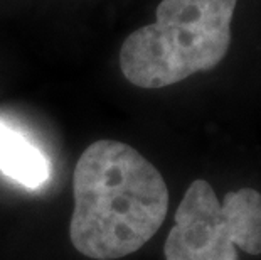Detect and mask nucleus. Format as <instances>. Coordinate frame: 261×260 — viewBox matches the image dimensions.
<instances>
[{
    "instance_id": "f257e3e1",
    "label": "nucleus",
    "mask_w": 261,
    "mask_h": 260,
    "mask_svg": "<svg viewBox=\"0 0 261 260\" xmlns=\"http://www.w3.org/2000/svg\"><path fill=\"white\" fill-rule=\"evenodd\" d=\"M71 243L94 260L140 250L162 226L169 190L157 168L128 144L101 139L85 149L73 174Z\"/></svg>"
},
{
    "instance_id": "f03ea898",
    "label": "nucleus",
    "mask_w": 261,
    "mask_h": 260,
    "mask_svg": "<svg viewBox=\"0 0 261 260\" xmlns=\"http://www.w3.org/2000/svg\"><path fill=\"white\" fill-rule=\"evenodd\" d=\"M238 0H162L157 20L121 44L120 68L138 88H165L216 68L229 51Z\"/></svg>"
},
{
    "instance_id": "7ed1b4c3",
    "label": "nucleus",
    "mask_w": 261,
    "mask_h": 260,
    "mask_svg": "<svg viewBox=\"0 0 261 260\" xmlns=\"http://www.w3.org/2000/svg\"><path fill=\"white\" fill-rule=\"evenodd\" d=\"M236 248L261 253V193L243 187L219 203L207 181H194L177 206L165 260H240Z\"/></svg>"
},
{
    "instance_id": "20e7f679",
    "label": "nucleus",
    "mask_w": 261,
    "mask_h": 260,
    "mask_svg": "<svg viewBox=\"0 0 261 260\" xmlns=\"http://www.w3.org/2000/svg\"><path fill=\"white\" fill-rule=\"evenodd\" d=\"M0 173L29 190H39L51 178V164L42 151L0 120Z\"/></svg>"
}]
</instances>
